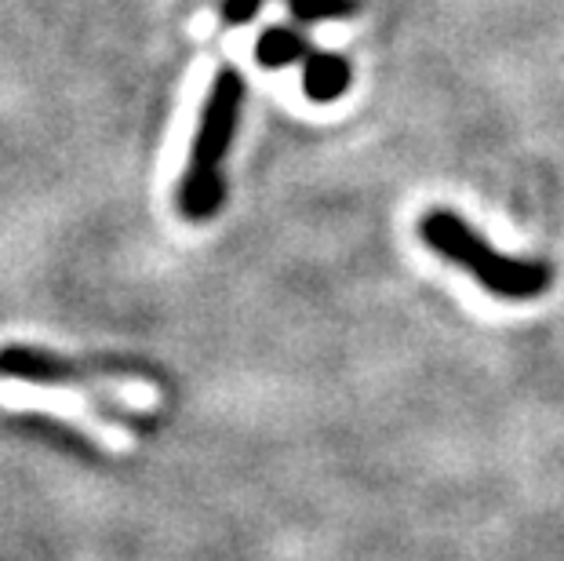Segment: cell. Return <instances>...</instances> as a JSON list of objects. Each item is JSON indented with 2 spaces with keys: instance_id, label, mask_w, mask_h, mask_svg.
Returning a JSON list of instances; mask_svg holds the SVG:
<instances>
[{
  "instance_id": "obj_1",
  "label": "cell",
  "mask_w": 564,
  "mask_h": 561,
  "mask_svg": "<svg viewBox=\"0 0 564 561\" xmlns=\"http://www.w3.org/2000/svg\"><path fill=\"white\" fill-rule=\"evenodd\" d=\"M419 237L455 267H463L477 284H485L499 300H539L550 284L554 270L539 259H510L496 252L470 223L448 208H434L419 219Z\"/></svg>"
},
{
  "instance_id": "obj_2",
  "label": "cell",
  "mask_w": 564,
  "mask_h": 561,
  "mask_svg": "<svg viewBox=\"0 0 564 561\" xmlns=\"http://www.w3.org/2000/svg\"><path fill=\"white\" fill-rule=\"evenodd\" d=\"M241 99H245V80L237 69H223L215 77L208 103H204L200 114V128L194 139V150H189V164L183 175V186H178V208H183L186 219H212L223 205V175L219 164L230 150V139L237 131V114H241Z\"/></svg>"
},
{
  "instance_id": "obj_3",
  "label": "cell",
  "mask_w": 564,
  "mask_h": 561,
  "mask_svg": "<svg viewBox=\"0 0 564 561\" xmlns=\"http://www.w3.org/2000/svg\"><path fill=\"white\" fill-rule=\"evenodd\" d=\"M303 85L314 103H335L350 88V63L332 52H310L303 58Z\"/></svg>"
},
{
  "instance_id": "obj_4",
  "label": "cell",
  "mask_w": 564,
  "mask_h": 561,
  "mask_svg": "<svg viewBox=\"0 0 564 561\" xmlns=\"http://www.w3.org/2000/svg\"><path fill=\"white\" fill-rule=\"evenodd\" d=\"M314 52L303 37H299L295 30H288V26H270L267 33L259 37L256 44V58L262 66H292V63H303V58Z\"/></svg>"
},
{
  "instance_id": "obj_5",
  "label": "cell",
  "mask_w": 564,
  "mask_h": 561,
  "mask_svg": "<svg viewBox=\"0 0 564 561\" xmlns=\"http://www.w3.org/2000/svg\"><path fill=\"white\" fill-rule=\"evenodd\" d=\"M299 22H317V19H343L354 15L361 8V0H288Z\"/></svg>"
},
{
  "instance_id": "obj_6",
  "label": "cell",
  "mask_w": 564,
  "mask_h": 561,
  "mask_svg": "<svg viewBox=\"0 0 564 561\" xmlns=\"http://www.w3.org/2000/svg\"><path fill=\"white\" fill-rule=\"evenodd\" d=\"M259 8H262V0H223V19L230 22V26H241Z\"/></svg>"
}]
</instances>
